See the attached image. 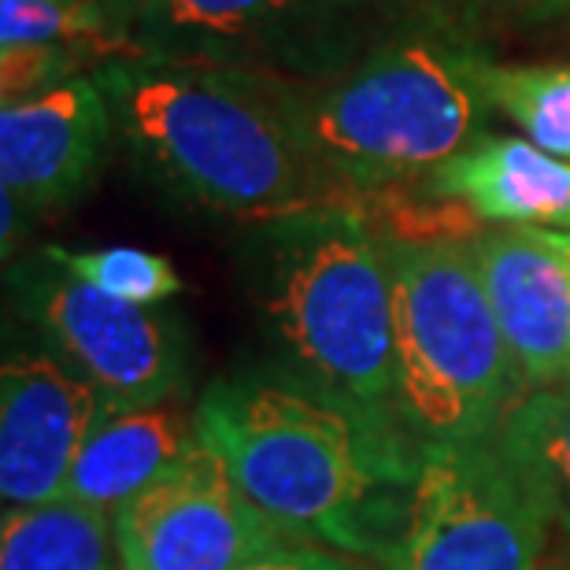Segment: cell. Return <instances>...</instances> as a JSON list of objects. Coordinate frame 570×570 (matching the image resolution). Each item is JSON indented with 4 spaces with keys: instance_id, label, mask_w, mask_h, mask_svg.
I'll return each instance as SVG.
<instances>
[{
    "instance_id": "6da1fadb",
    "label": "cell",
    "mask_w": 570,
    "mask_h": 570,
    "mask_svg": "<svg viewBox=\"0 0 570 570\" xmlns=\"http://www.w3.org/2000/svg\"><path fill=\"white\" fill-rule=\"evenodd\" d=\"M197 438L296 544L385 563L401 541L423 444L271 367L215 379L193 404Z\"/></svg>"
},
{
    "instance_id": "7a4b0ae2",
    "label": "cell",
    "mask_w": 570,
    "mask_h": 570,
    "mask_svg": "<svg viewBox=\"0 0 570 570\" xmlns=\"http://www.w3.org/2000/svg\"><path fill=\"white\" fill-rule=\"evenodd\" d=\"M97 78L130 159L193 208L259 226L352 204L307 156L264 75L119 56Z\"/></svg>"
},
{
    "instance_id": "3957f363",
    "label": "cell",
    "mask_w": 570,
    "mask_h": 570,
    "mask_svg": "<svg viewBox=\"0 0 570 570\" xmlns=\"http://www.w3.org/2000/svg\"><path fill=\"white\" fill-rule=\"evenodd\" d=\"M485 56L460 30L393 27L345 71L301 82L264 75L282 116L348 200L426 181L497 116Z\"/></svg>"
},
{
    "instance_id": "277c9868",
    "label": "cell",
    "mask_w": 570,
    "mask_h": 570,
    "mask_svg": "<svg viewBox=\"0 0 570 570\" xmlns=\"http://www.w3.org/2000/svg\"><path fill=\"white\" fill-rule=\"evenodd\" d=\"M245 253L248 289L275 348V367L382 426L404 430L382 230L352 204H326L253 226Z\"/></svg>"
},
{
    "instance_id": "5b68a950",
    "label": "cell",
    "mask_w": 570,
    "mask_h": 570,
    "mask_svg": "<svg viewBox=\"0 0 570 570\" xmlns=\"http://www.w3.org/2000/svg\"><path fill=\"white\" fill-rule=\"evenodd\" d=\"M382 245L404 430L423 449L497 438L527 385L500 334L471 237L382 234Z\"/></svg>"
},
{
    "instance_id": "8992f818",
    "label": "cell",
    "mask_w": 570,
    "mask_h": 570,
    "mask_svg": "<svg viewBox=\"0 0 570 570\" xmlns=\"http://www.w3.org/2000/svg\"><path fill=\"white\" fill-rule=\"evenodd\" d=\"M130 56L275 78H330L385 33L379 0H127Z\"/></svg>"
},
{
    "instance_id": "52a82bcc",
    "label": "cell",
    "mask_w": 570,
    "mask_h": 570,
    "mask_svg": "<svg viewBox=\"0 0 570 570\" xmlns=\"http://www.w3.org/2000/svg\"><path fill=\"white\" fill-rule=\"evenodd\" d=\"M549 530L497 438L426 444L404 533L379 570H541Z\"/></svg>"
},
{
    "instance_id": "ba28073f",
    "label": "cell",
    "mask_w": 570,
    "mask_h": 570,
    "mask_svg": "<svg viewBox=\"0 0 570 570\" xmlns=\"http://www.w3.org/2000/svg\"><path fill=\"white\" fill-rule=\"evenodd\" d=\"M11 301L52 356L119 407L167 404L186 390L189 337L164 304H127L38 253L11 271Z\"/></svg>"
},
{
    "instance_id": "9c48e42d",
    "label": "cell",
    "mask_w": 570,
    "mask_h": 570,
    "mask_svg": "<svg viewBox=\"0 0 570 570\" xmlns=\"http://www.w3.org/2000/svg\"><path fill=\"white\" fill-rule=\"evenodd\" d=\"M122 570H242L289 538L197 444L111 519Z\"/></svg>"
},
{
    "instance_id": "30bf717a",
    "label": "cell",
    "mask_w": 570,
    "mask_h": 570,
    "mask_svg": "<svg viewBox=\"0 0 570 570\" xmlns=\"http://www.w3.org/2000/svg\"><path fill=\"white\" fill-rule=\"evenodd\" d=\"M97 385L60 356L11 352L0 371V500L4 511L63 497L89 433L111 412Z\"/></svg>"
},
{
    "instance_id": "8fae6325",
    "label": "cell",
    "mask_w": 570,
    "mask_h": 570,
    "mask_svg": "<svg viewBox=\"0 0 570 570\" xmlns=\"http://www.w3.org/2000/svg\"><path fill=\"white\" fill-rule=\"evenodd\" d=\"M116 111L97 71L0 108V186L30 215L78 200L94 186Z\"/></svg>"
},
{
    "instance_id": "7c38bea8",
    "label": "cell",
    "mask_w": 570,
    "mask_h": 570,
    "mask_svg": "<svg viewBox=\"0 0 570 570\" xmlns=\"http://www.w3.org/2000/svg\"><path fill=\"white\" fill-rule=\"evenodd\" d=\"M500 334L530 390L570 385V267L541 230L482 226L471 234Z\"/></svg>"
},
{
    "instance_id": "4fadbf2b",
    "label": "cell",
    "mask_w": 570,
    "mask_h": 570,
    "mask_svg": "<svg viewBox=\"0 0 570 570\" xmlns=\"http://www.w3.org/2000/svg\"><path fill=\"white\" fill-rule=\"evenodd\" d=\"M423 193L455 204L485 226L570 234V159L527 138L478 134L433 170Z\"/></svg>"
},
{
    "instance_id": "5bb4252c",
    "label": "cell",
    "mask_w": 570,
    "mask_h": 570,
    "mask_svg": "<svg viewBox=\"0 0 570 570\" xmlns=\"http://www.w3.org/2000/svg\"><path fill=\"white\" fill-rule=\"evenodd\" d=\"M197 444V423L175 404L111 407L89 433L60 500L116 519L134 497L159 482Z\"/></svg>"
},
{
    "instance_id": "9a60e30c",
    "label": "cell",
    "mask_w": 570,
    "mask_h": 570,
    "mask_svg": "<svg viewBox=\"0 0 570 570\" xmlns=\"http://www.w3.org/2000/svg\"><path fill=\"white\" fill-rule=\"evenodd\" d=\"M0 570H122L111 519L71 500L4 511Z\"/></svg>"
},
{
    "instance_id": "2e32d148",
    "label": "cell",
    "mask_w": 570,
    "mask_h": 570,
    "mask_svg": "<svg viewBox=\"0 0 570 570\" xmlns=\"http://www.w3.org/2000/svg\"><path fill=\"white\" fill-rule=\"evenodd\" d=\"M497 441L527 478L549 527L570 541V385L530 390L511 407Z\"/></svg>"
},
{
    "instance_id": "e0dca14e",
    "label": "cell",
    "mask_w": 570,
    "mask_h": 570,
    "mask_svg": "<svg viewBox=\"0 0 570 570\" xmlns=\"http://www.w3.org/2000/svg\"><path fill=\"white\" fill-rule=\"evenodd\" d=\"M497 116L515 122L522 138L570 159V63H497L482 71Z\"/></svg>"
},
{
    "instance_id": "ac0fdd59",
    "label": "cell",
    "mask_w": 570,
    "mask_h": 570,
    "mask_svg": "<svg viewBox=\"0 0 570 570\" xmlns=\"http://www.w3.org/2000/svg\"><path fill=\"white\" fill-rule=\"evenodd\" d=\"M45 256L56 259L75 278L97 285L100 293L116 296L127 304H167L181 293V278L167 256L145 253V248H94V253H67V248L49 245Z\"/></svg>"
},
{
    "instance_id": "d6986e66",
    "label": "cell",
    "mask_w": 570,
    "mask_h": 570,
    "mask_svg": "<svg viewBox=\"0 0 570 570\" xmlns=\"http://www.w3.org/2000/svg\"><path fill=\"white\" fill-rule=\"evenodd\" d=\"M242 570H367L363 560H352V556L330 552V549H315V544H282V549L259 556V560L245 563Z\"/></svg>"
},
{
    "instance_id": "ffe728a7",
    "label": "cell",
    "mask_w": 570,
    "mask_h": 570,
    "mask_svg": "<svg viewBox=\"0 0 570 570\" xmlns=\"http://www.w3.org/2000/svg\"><path fill=\"white\" fill-rule=\"evenodd\" d=\"M27 208H22V204L11 197L8 189H0V237H4V256H11V245L19 242V234H22V223H27Z\"/></svg>"
},
{
    "instance_id": "44dd1931",
    "label": "cell",
    "mask_w": 570,
    "mask_h": 570,
    "mask_svg": "<svg viewBox=\"0 0 570 570\" xmlns=\"http://www.w3.org/2000/svg\"><path fill=\"white\" fill-rule=\"evenodd\" d=\"M530 11L541 19H570V0H533Z\"/></svg>"
},
{
    "instance_id": "7402d4cb",
    "label": "cell",
    "mask_w": 570,
    "mask_h": 570,
    "mask_svg": "<svg viewBox=\"0 0 570 570\" xmlns=\"http://www.w3.org/2000/svg\"><path fill=\"white\" fill-rule=\"evenodd\" d=\"M541 234L549 237V245L567 259V267H570V234H563V230H541Z\"/></svg>"
},
{
    "instance_id": "603a6c76",
    "label": "cell",
    "mask_w": 570,
    "mask_h": 570,
    "mask_svg": "<svg viewBox=\"0 0 570 570\" xmlns=\"http://www.w3.org/2000/svg\"><path fill=\"white\" fill-rule=\"evenodd\" d=\"M485 4H511V8H533V0H485Z\"/></svg>"
},
{
    "instance_id": "cb8c5ba5",
    "label": "cell",
    "mask_w": 570,
    "mask_h": 570,
    "mask_svg": "<svg viewBox=\"0 0 570 570\" xmlns=\"http://www.w3.org/2000/svg\"><path fill=\"white\" fill-rule=\"evenodd\" d=\"M111 4H116V11H119V19H122V4H127V0H111Z\"/></svg>"
}]
</instances>
